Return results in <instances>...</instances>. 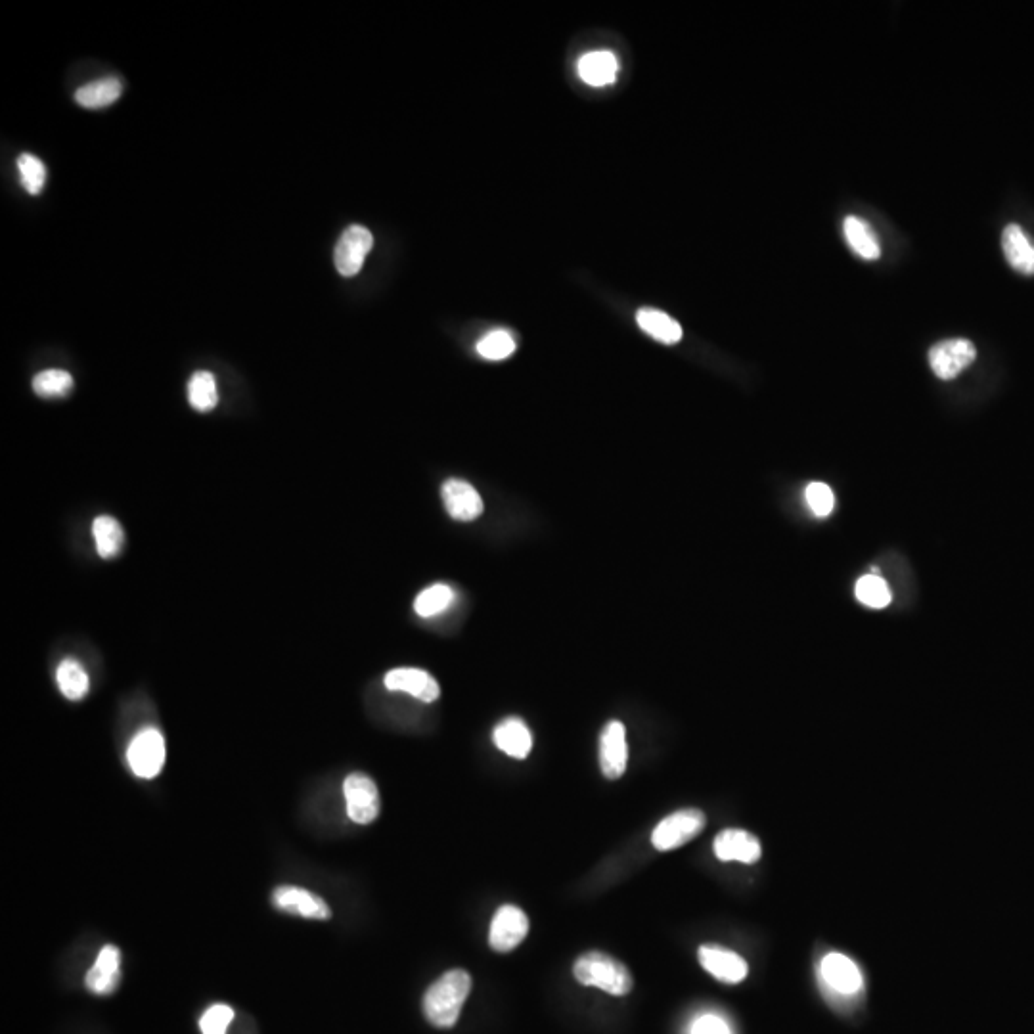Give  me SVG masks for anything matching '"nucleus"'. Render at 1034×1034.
I'll list each match as a JSON object with an SVG mask.
<instances>
[{"mask_svg": "<svg viewBox=\"0 0 1034 1034\" xmlns=\"http://www.w3.org/2000/svg\"><path fill=\"white\" fill-rule=\"evenodd\" d=\"M701 967L711 973L720 983L738 985L749 973V966L742 956L734 950L722 946L705 945L697 952Z\"/></svg>", "mask_w": 1034, "mask_h": 1034, "instance_id": "f8f14e48", "label": "nucleus"}, {"mask_svg": "<svg viewBox=\"0 0 1034 1034\" xmlns=\"http://www.w3.org/2000/svg\"><path fill=\"white\" fill-rule=\"evenodd\" d=\"M617 58L607 52V50H598V52H588L581 60H579V75L581 79L585 81L586 85H592V87H604L615 81V75H617Z\"/></svg>", "mask_w": 1034, "mask_h": 1034, "instance_id": "6ab92c4d", "label": "nucleus"}, {"mask_svg": "<svg viewBox=\"0 0 1034 1034\" xmlns=\"http://www.w3.org/2000/svg\"><path fill=\"white\" fill-rule=\"evenodd\" d=\"M127 761L133 774L142 780H154L165 766V738L158 728H144L136 734L127 749Z\"/></svg>", "mask_w": 1034, "mask_h": 1034, "instance_id": "39448f33", "label": "nucleus"}, {"mask_svg": "<svg viewBox=\"0 0 1034 1034\" xmlns=\"http://www.w3.org/2000/svg\"><path fill=\"white\" fill-rule=\"evenodd\" d=\"M456 594L449 585H433L422 590L414 602V611L420 617H435L449 609Z\"/></svg>", "mask_w": 1034, "mask_h": 1034, "instance_id": "a878e982", "label": "nucleus"}, {"mask_svg": "<svg viewBox=\"0 0 1034 1034\" xmlns=\"http://www.w3.org/2000/svg\"><path fill=\"white\" fill-rule=\"evenodd\" d=\"M855 592L856 598L864 606L872 607V609H881V607L891 604V588L877 575H864L856 583Z\"/></svg>", "mask_w": 1034, "mask_h": 1034, "instance_id": "cd10ccee", "label": "nucleus"}, {"mask_svg": "<svg viewBox=\"0 0 1034 1034\" xmlns=\"http://www.w3.org/2000/svg\"><path fill=\"white\" fill-rule=\"evenodd\" d=\"M629 745L627 728L619 720H611L600 736V768L607 780H619L627 772Z\"/></svg>", "mask_w": 1034, "mask_h": 1034, "instance_id": "9d476101", "label": "nucleus"}, {"mask_svg": "<svg viewBox=\"0 0 1034 1034\" xmlns=\"http://www.w3.org/2000/svg\"><path fill=\"white\" fill-rule=\"evenodd\" d=\"M121 981V950L117 946H104L90 967L85 985L94 994H112Z\"/></svg>", "mask_w": 1034, "mask_h": 1034, "instance_id": "dca6fc26", "label": "nucleus"}, {"mask_svg": "<svg viewBox=\"0 0 1034 1034\" xmlns=\"http://www.w3.org/2000/svg\"><path fill=\"white\" fill-rule=\"evenodd\" d=\"M372 246H374V238L368 228L360 225L349 226L341 234L338 246H336V253H334V261H336V269L339 274L341 276L359 274L364 265V259L370 253Z\"/></svg>", "mask_w": 1034, "mask_h": 1034, "instance_id": "9b49d317", "label": "nucleus"}, {"mask_svg": "<svg viewBox=\"0 0 1034 1034\" xmlns=\"http://www.w3.org/2000/svg\"><path fill=\"white\" fill-rule=\"evenodd\" d=\"M383 684L391 692H403V694L416 697L424 703H433L441 696L439 682L429 675L428 671H422V669H412V667L393 669L385 675Z\"/></svg>", "mask_w": 1034, "mask_h": 1034, "instance_id": "ddd939ff", "label": "nucleus"}, {"mask_svg": "<svg viewBox=\"0 0 1034 1034\" xmlns=\"http://www.w3.org/2000/svg\"><path fill=\"white\" fill-rule=\"evenodd\" d=\"M977 357V349L967 339H946L931 347L929 364L937 378L954 380Z\"/></svg>", "mask_w": 1034, "mask_h": 1034, "instance_id": "6e6552de", "label": "nucleus"}, {"mask_svg": "<svg viewBox=\"0 0 1034 1034\" xmlns=\"http://www.w3.org/2000/svg\"><path fill=\"white\" fill-rule=\"evenodd\" d=\"M573 975L581 985L604 990L611 996H627L634 985L629 967L598 950L579 956L573 964Z\"/></svg>", "mask_w": 1034, "mask_h": 1034, "instance_id": "f03ea898", "label": "nucleus"}, {"mask_svg": "<svg viewBox=\"0 0 1034 1034\" xmlns=\"http://www.w3.org/2000/svg\"><path fill=\"white\" fill-rule=\"evenodd\" d=\"M92 535L96 540V550L104 560H112L119 556L125 542V533L117 519L110 516L96 517L92 523Z\"/></svg>", "mask_w": 1034, "mask_h": 1034, "instance_id": "5701e85b", "label": "nucleus"}, {"mask_svg": "<svg viewBox=\"0 0 1034 1034\" xmlns=\"http://www.w3.org/2000/svg\"><path fill=\"white\" fill-rule=\"evenodd\" d=\"M805 496L814 516L828 517L832 514L833 493L826 483H810Z\"/></svg>", "mask_w": 1034, "mask_h": 1034, "instance_id": "2f4dec72", "label": "nucleus"}, {"mask_svg": "<svg viewBox=\"0 0 1034 1034\" xmlns=\"http://www.w3.org/2000/svg\"><path fill=\"white\" fill-rule=\"evenodd\" d=\"M843 232H845L847 244L858 257H862L866 261L879 259L881 248L877 242L876 232L866 221H862L858 217H847L843 223Z\"/></svg>", "mask_w": 1034, "mask_h": 1034, "instance_id": "4be33fe9", "label": "nucleus"}, {"mask_svg": "<svg viewBox=\"0 0 1034 1034\" xmlns=\"http://www.w3.org/2000/svg\"><path fill=\"white\" fill-rule=\"evenodd\" d=\"M690 1034H734L730 1023L719 1013H703L690 1025Z\"/></svg>", "mask_w": 1034, "mask_h": 1034, "instance_id": "473e14b6", "label": "nucleus"}, {"mask_svg": "<svg viewBox=\"0 0 1034 1034\" xmlns=\"http://www.w3.org/2000/svg\"><path fill=\"white\" fill-rule=\"evenodd\" d=\"M472 992V975L464 969H452L441 975L424 996V1013L437 1029L456 1025L462 1006Z\"/></svg>", "mask_w": 1034, "mask_h": 1034, "instance_id": "f257e3e1", "label": "nucleus"}, {"mask_svg": "<svg viewBox=\"0 0 1034 1034\" xmlns=\"http://www.w3.org/2000/svg\"><path fill=\"white\" fill-rule=\"evenodd\" d=\"M707 818L699 809L676 810L657 824L652 833L653 849L667 853L684 847L705 830Z\"/></svg>", "mask_w": 1034, "mask_h": 1034, "instance_id": "7ed1b4c3", "label": "nucleus"}, {"mask_svg": "<svg viewBox=\"0 0 1034 1034\" xmlns=\"http://www.w3.org/2000/svg\"><path fill=\"white\" fill-rule=\"evenodd\" d=\"M493 740L500 751L514 759L529 757L533 749V734L527 724L517 717L502 720L495 728Z\"/></svg>", "mask_w": 1034, "mask_h": 1034, "instance_id": "f3484780", "label": "nucleus"}, {"mask_svg": "<svg viewBox=\"0 0 1034 1034\" xmlns=\"http://www.w3.org/2000/svg\"><path fill=\"white\" fill-rule=\"evenodd\" d=\"M234 1019V1010L226 1004H215L200 1019V1031L202 1034H226L228 1027Z\"/></svg>", "mask_w": 1034, "mask_h": 1034, "instance_id": "7c9ffc66", "label": "nucleus"}, {"mask_svg": "<svg viewBox=\"0 0 1034 1034\" xmlns=\"http://www.w3.org/2000/svg\"><path fill=\"white\" fill-rule=\"evenodd\" d=\"M121 92H123V85L117 77H104V79L92 81L89 85L77 90L75 100L79 106H83L87 110H100V108L112 106L113 102H117Z\"/></svg>", "mask_w": 1034, "mask_h": 1034, "instance_id": "aec40b11", "label": "nucleus"}, {"mask_svg": "<svg viewBox=\"0 0 1034 1034\" xmlns=\"http://www.w3.org/2000/svg\"><path fill=\"white\" fill-rule=\"evenodd\" d=\"M529 933V918L516 904H504L496 910L489 931V945L498 952L506 954L525 941Z\"/></svg>", "mask_w": 1034, "mask_h": 1034, "instance_id": "0eeeda50", "label": "nucleus"}, {"mask_svg": "<svg viewBox=\"0 0 1034 1034\" xmlns=\"http://www.w3.org/2000/svg\"><path fill=\"white\" fill-rule=\"evenodd\" d=\"M18 169L22 175V184L31 196L41 194L45 188L46 169L45 163L31 154H22L18 159Z\"/></svg>", "mask_w": 1034, "mask_h": 1034, "instance_id": "c756f323", "label": "nucleus"}, {"mask_svg": "<svg viewBox=\"0 0 1034 1034\" xmlns=\"http://www.w3.org/2000/svg\"><path fill=\"white\" fill-rule=\"evenodd\" d=\"M1002 248L1008 263L1021 274H1034V244L1019 225H1008L1002 234Z\"/></svg>", "mask_w": 1034, "mask_h": 1034, "instance_id": "a211bd4d", "label": "nucleus"}, {"mask_svg": "<svg viewBox=\"0 0 1034 1034\" xmlns=\"http://www.w3.org/2000/svg\"><path fill=\"white\" fill-rule=\"evenodd\" d=\"M343 795L347 805V816L355 824L368 826L380 816V791L370 776L362 772L349 774L343 782Z\"/></svg>", "mask_w": 1034, "mask_h": 1034, "instance_id": "20e7f679", "label": "nucleus"}, {"mask_svg": "<svg viewBox=\"0 0 1034 1034\" xmlns=\"http://www.w3.org/2000/svg\"><path fill=\"white\" fill-rule=\"evenodd\" d=\"M56 682L60 692L71 701H79L89 694L90 680L87 671L75 659H64L56 669Z\"/></svg>", "mask_w": 1034, "mask_h": 1034, "instance_id": "b1692460", "label": "nucleus"}, {"mask_svg": "<svg viewBox=\"0 0 1034 1034\" xmlns=\"http://www.w3.org/2000/svg\"><path fill=\"white\" fill-rule=\"evenodd\" d=\"M638 326L653 339L661 341V343H667V345H673L678 343L682 339V326L676 322L673 316L663 313V311H657V309H640L638 315Z\"/></svg>", "mask_w": 1034, "mask_h": 1034, "instance_id": "412c9836", "label": "nucleus"}, {"mask_svg": "<svg viewBox=\"0 0 1034 1034\" xmlns=\"http://www.w3.org/2000/svg\"><path fill=\"white\" fill-rule=\"evenodd\" d=\"M713 851L722 862H742V864H755L763 855V847H761L759 839L753 833L736 830V828L720 832L713 841Z\"/></svg>", "mask_w": 1034, "mask_h": 1034, "instance_id": "4468645a", "label": "nucleus"}, {"mask_svg": "<svg viewBox=\"0 0 1034 1034\" xmlns=\"http://www.w3.org/2000/svg\"><path fill=\"white\" fill-rule=\"evenodd\" d=\"M441 495L449 516L456 521H473L483 514V500L468 481L447 479Z\"/></svg>", "mask_w": 1034, "mask_h": 1034, "instance_id": "2eb2a0df", "label": "nucleus"}, {"mask_svg": "<svg viewBox=\"0 0 1034 1034\" xmlns=\"http://www.w3.org/2000/svg\"><path fill=\"white\" fill-rule=\"evenodd\" d=\"M188 401L200 412H209L219 403L217 382L211 372H196L188 383Z\"/></svg>", "mask_w": 1034, "mask_h": 1034, "instance_id": "393cba45", "label": "nucleus"}, {"mask_svg": "<svg viewBox=\"0 0 1034 1034\" xmlns=\"http://www.w3.org/2000/svg\"><path fill=\"white\" fill-rule=\"evenodd\" d=\"M820 979L830 994L839 998H853L864 987L862 971L855 962L839 952H830L822 958Z\"/></svg>", "mask_w": 1034, "mask_h": 1034, "instance_id": "423d86ee", "label": "nucleus"}, {"mask_svg": "<svg viewBox=\"0 0 1034 1034\" xmlns=\"http://www.w3.org/2000/svg\"><path fill=\"white\" fill-rule=\"evenodd\" d=\"M73 389V378L66 370H45L33 378V391L39 397H66Z\"/></svg>", "mask_w": 1034, "mask_h": 1034, "instance_id": "bb28decb", "label": "nucleus"}, {"mask_svg": "<svg viewBox=\"0 0 1034 1034\" xmlns=\"http://www.w3.org/2000/svg\"><path fill=\"white\" fill-rule=\"evenodd\" d=\"M272 904L282 912H288V914L305 918V920L326 922L332 918V910L326 904V900L307 889L293 887V885H282V887L274 889Z\"/></svg>", "mask_w": 1034, "mask_h": 1034, "instance_id": "1a4fd4ad", "label": "nucleus"}, {"mask_svg": "<svg viewBox=\"0 0 1034 1034\" xmlns=\"http://www.w3.org/2000/svg\"><path fill=\"white\" fill-rule=\"evenodd\" d=\"M516 351V339L512 338L506 330H495L487 334L485 338L479 339L477 353L487 360L508 359Z\"/></svg>", "mask_w": 1034, "mask_h": 1034, "instance_id": "c85d7f7f", "label": "nucleus"}]
</instances>
